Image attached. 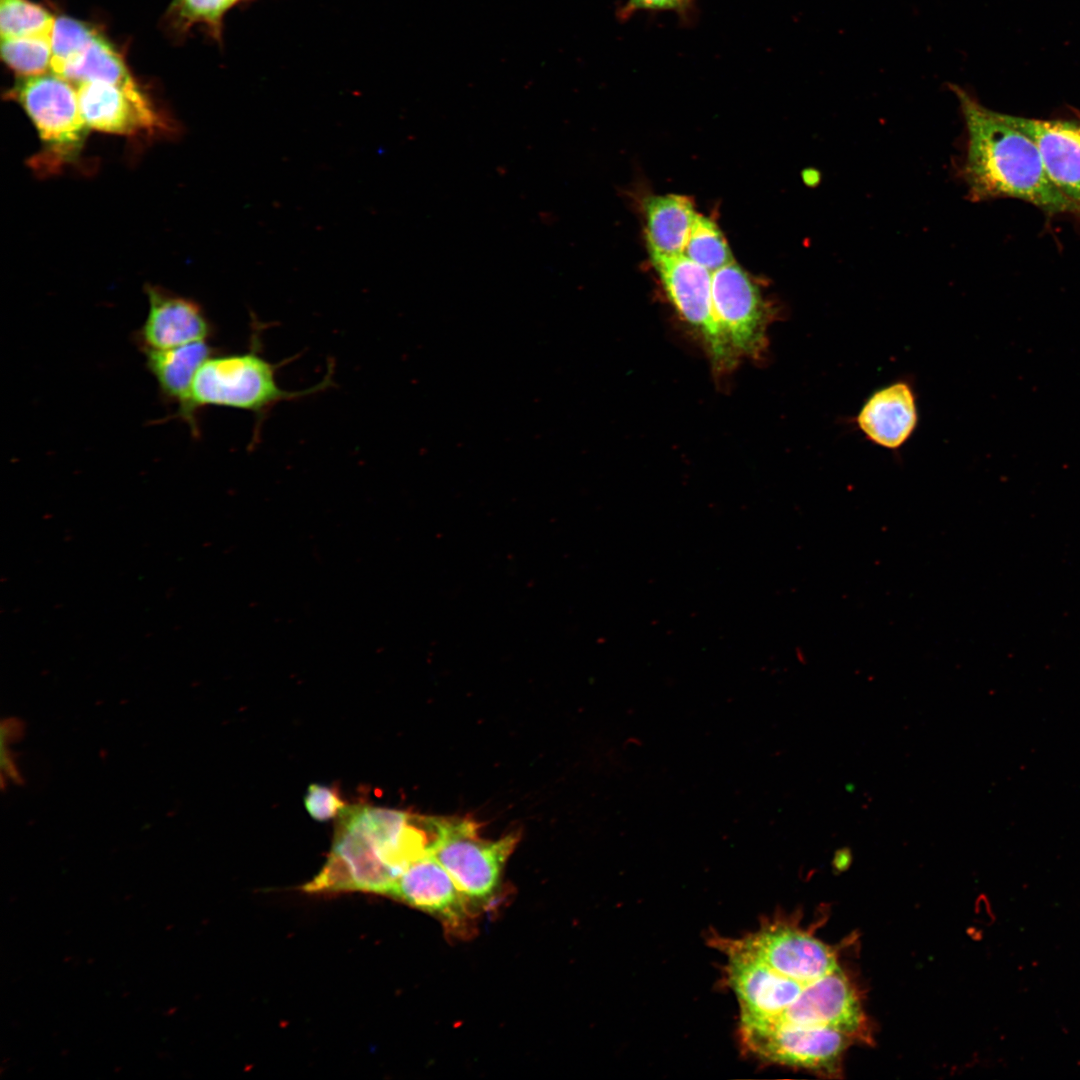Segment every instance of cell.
Returning a JSON list of instances; mask_svg holds the SVG:
<instances>
[{"instance_id":"cell-1","label":"cell","mask_w":1080,"mask_h":1080,"mask_svg":"<svg viewBox=\"0 0 1080 1080\" xmlns=\"http://www.w3.org/2000/svg\"><path fill=\"white\" fill-rule=\"evenodd\" d=\"M966 128L961 175L975 200L1020 199L1048 213L1079 210L1048 178L1034 140L1010 115L990 110L951 85Z\"/></svg>"},{"instance_id":"cell-2","label":"cell","mask_w":1080,"mask_h":1080,"mask_svg":"<svg viewBox=\"0 0 1080 1080\" xmlns=\"http://www.w3.org/2000/svg\"><path fill=\"white\" fill-rule=\"evenodd\" d=\"M338 816L328 859L303 887L306 892L388 895L405 868L424 853L422 835L408 812L353 805Z\"/></svg>"},{"instance_id":"cell-3","label":"cell","mask_w":1080,"mask_h":1080,"mask_svg":"<svg viewBox=\"0 0 1080 1080\" xmlns=\"http://www.w3.org/2000/svg\"><path fill=\"white\" fill-rule=\"evenodd\" d=\"M8 95L23 107L40 137L34 169L56 172L77 158L89 128L71 82L54 73L22 77Z\"/></svg>"},{"instance_id":"cell-4","label":"cell","mask_w":1080,"mask_h":1080,"mask_svg":"<svg viewBox=\"0 0 1080 1080\" xmlns=\"http://www.w3.org/2000/svg\"><path fill=\"white\" fill-rule=\"evenodd\" d=\"M276 366L257 349L241 354L211 355L198 369L191 391V411L205 406H224L254 412L258 416L275 404L309 395L328 385V378L305 391L282 389L275 378Z\"/></svg>"},{"instance_id":"cell-5","label":"cell","mask_w":1080,"mask_h":1080,"mask_svg":"<svg viewBox=\"0 0 1080 1080\" xmlns=\"http://www.w3.org/2000/svg\"><path fill=\"white\" fill-rule=\"evenodd\" d=\"M518 841L519 835L514 833L485 840L479 837L475 822L443 818L430 853L470 903L486 905L494 898L503 867Z\"/></svg>"},{"instance_id":"cell-6","label":"cell","mask_w":1080,"mask_h":1080,"mask_svg":"<svg viewBox=\"0 0 1080 1080\" xmlns=\"http://www.w3.org/2000/svg\"><path fill=\"white\" fill-rule=\"evenodd\" d=\"M863 1013L856 993L839 967L806 985L780 1015L769 1023L739 1031L747 1050L772 1035L795 1029L827 1027L850 1036L860 1032Z\"/></svg>"},{"instance_id":"cell-7","label":"cell","mask_w":1080,"mask_h":1080,"mask_svg":"<svg viewBox=\"0 0 1080 1080\" xmlns=\"http://www.w3.org/2000/svg\"><path fill=\"white\" fill-rule=\"evenodd\" d=\"M715 319L733 354L753 355L765 344L768 312L761 294L735 262L711 276Z\"/></svg>"},{"instance_id":"cell-8","label":"cell","mask_w":1080,"mask_h":1080,"mask_svg":"<svg viewBox=\"0 0 1080 1080\" xmlns=\"http://www.w3.org/2000/svg\"><path fill=\"white\" fill-rule=\"evenodd\" d=\"M651 258L681 317L702 336L715 362L728 363L734 354L714 316L712 273L683 254Z\"/></svg>"},{"instance_id":"cell-9","label":"cell","mask_w":1080,"mask_h":1080,"mask_svg":"<svg viewBox=\"0 0 1080 1080\" xmlns=\"http://www.w3.org/2000/svg\"><path fill=\"white\" fill-rule=\"evenodd\" d=\"M765 964L803 981H815L839 968L832 948L792 923L773 919L739 938Z\"/></svg>"},{"instance_id":"cell-10","label":"cell","mask_w":1080,"mask_h":1080,"mask_svg":"<svg viewBox=\"0 0 1080 1080\" xmlns=\"http://www.w3.org/2000/svg\"><path fill=\"white\" fill-rule=\"evenodd\" d=\"M82 117L89 129L122 136L154 134L167 129L140 88L126 89L91 81L77 85Z\"/></svg>"},{"instance_id":"cell-11","label":"cell","mask_w":1080,"mask_h":1080,"mask_svg":"<svg viewBox=\"0 0 1080 1080\" xmlns=\"http://www.w3.org/2000/svg\"><path fill=\"white\" fill-rule=\"evenodd\" d=\"M388 896L437 916L453 930H461L470 914L471 903L431 853L411 862Z\"/></svg>"},{"instance_id":"cell-12","label":"cell","mask_w":1080,"mask_h":1080,"mask_svg":"<svg viewBox=\"0 0 1080 1080\" xmlns=\"http://www.w3.org/2000/svg\"><path fill=\"white\" fill-rule=\"evenodd\" d=\"M147 318L137 333L142 350L168 349L204 341L212 326L200 305L156 286L146 287Z\"/></svg>"},{"instance_id":"cell-13","label":"cell","mask_w":1080,"mask_h":1080,"mask_svg":"<svg viewBox=\"0 0 1080 1080\" xmlns=\"http://www.w3.org/2000/svg\"><path fill=\"white\" fill-rule=\"evenodd\" d=\"M1010 117L1034 140L1053 185L1080 209V121Z\"/></svg>"},{"instance_id":"cell-14","label":"cell","mask_w":1080,"mask_h":1080,"mask_svg":"<svg viewBox=\"0 0 1080 1080\" xmlns=\"http://www.w3.org/2000/svg\"><path fill=\"white\" fill-rule=\"evenodd\" d=\"M850 1037L827 1027L795 1029L767 1037L749 1052L771 1063L830 1072Z\"/></svg>"},{"instance_id":"cell-15","label":"cell","mask_w":1080,"mask_h":1080,"mask_svg":"<svg viewBox=\"0 0 1080 1080\" xmlns=\"http://www.w3.org/2000/svg\"><path fill=\"white\" fill-rule=\"evenodd\" d=\"M857 425L875 444L888 449L901 447L917 425L911 386L895 382L874 392L859 411Z\"/></svg>"},{"instance_id":"cell-16","label":"cell","mask_w":1080,"mask_h":1080,"mask_svg":"<svg viewBox=\"0 0 1080 1080\" xmlns=\"http://www.w3.org/2000/svg\"><path fill=\"white\" fill-rule=\"evenodd\" d=\"M207 340L192 342L168 349H145L146 366L156 379L161 393L177 402L178 414L197 432L196 418L191 411V391L195 375L202 363L214 354Z\"/></svg>"},{"instance_id":"cell-17","label":"cell","mask_w":1080,"mask_h":1080,"mask_svg":"<svg viewBox=\"0 0 1080 1080\" xmlns=\"http://www.w3.org/2000/svg\"><path fill=\"white\" fill-rule=\"evenodd\" d=\"M645 212L651 257L683 254L697 216L692 201L676 194L652 196Z\"/></svg>"},{"instance_id":"cell-18","label":"cell","mask_w":1080,"mask_h":1080,"mask_svg":"<svg viewBox=\"0 0 1080 1080\" xmlns=\"http://www.w3.org/2000/svg\"><path fill=\"white\" fill-rule=\"evenodd\" d=\"M54 74L77 85L101 81L126 89L139 88L120 55L98 33L80 54Z\"/></svg>"},{"instance_id":"cell-19","label":"cell","mask_w":1080,"mask_h":1080,"mask_svg":"<svg viewBox=\"0 0 1080 1080\" xmlns=\"http://www.w3.org/2000/svg\"><path fill=\"white\" fill-rule=\"evenodd\" d=\"M55 18L29 0H0L1 39L52 35Z\"/></svg>"},{"instance_id":"cell-20","label":"cell","mask_w":1080,"mask_h":1080,"mask_svg":"<svg viewBox=\"0 0 1080 1080\" xmlns=\"http://www.w3.org/2000/svg\"><path fill=\"white\" fill-rule=\"evenodd\" d=\"M683 255L711 273L734 262L720 229L712 220L702 215L695 218Z\"/></svg>"},{"instance_id":"cell-21","label":"cell","mask_w":1080,"mask_h":1080,"mask_svg":"<svg viewBox=\"0 0 1080 1080\" xmlns=\"http://www.w3.org/2000/svg\"><path fill=\"white\" fill-rule=\"evenodd\" d=\"M1 55L5 63L21 77L45 74L51 69V37L2 39Z\"/></svg>"},{"instance_id":"cell-22","label":"cell","mask_w":1080,"mask_h":1080,"mask_svg":"<svg viewBox=\"0 0 1080 1080\" xmlns=\"http://www.w3.org/2000/svg\"><path fill=\"white\" fill-rule=\"evenodd\" d=\"M89 25L66 16L55 19L51 35V71L56 73L63 65L80 54L96 36Z\"/></svg>"},{"instance_id":"cell-23","label":"cell","mask_w":1080,"mask_h":1080,"mask_svg":"<svg viewBox=\"0 0 1080 1080\" xmlns=\"http://www.w3.org/2000/svg\"><path fill=\"white\" fill-rule=\"evenodd\" d=\"M245 0H179L181 12L191 21L205 23L220 33L224 15Z\"/></svg>"},{"instance_id":"cell-24","label":"cell","mask_w":1080,"mask_h":1080,"mask_svg":"<svg viewBox=\"0 0 1080 1080\" xmlns=\"http://www.w3.org/2000/svg\"><path fill=\"white\" fill-rule=\"evenodd\" d=\"M304 803L310 816L317 821L332 819L345 807L335 790L319 784L309 786Z\"/></svg>"},{"instance_id":"cell-25","label":"cell","mask_w":1080,"mask_h":1080,"mask_svg":"<svg viewBox=\"0 0 1080 1080\" xmlns=\"http://www.w3.org/2000/svg\"><path fill=\"white\" fill-rule=\"evenodd\" d=\"M693 0H627L619 17L625 19L637 11H675L685 13Z\"/></svg>"},{"instance_id":"cell-26","label":"cell","mask_w":1080,"mask_h":1080,"mask_svg":"<svg viewBox=\"0 0 1080 1080\" xmlns=\"http://www.w3.org/2000/svg\"><path fill=\"white\" fill-rule=\"evenodd\" d=\"M15 721L3 720L0 730V767L2 780L6 777L11 781H18L19 774L15 768L14 760L12 757V751L10 750V743L15 736L14 730L16 729Z\"/></svg>"},{"instance_id":"cell-27","label":"cell","mask_w":1080,"mask_h":1080,"mask_svg":"<svg viewBox=\"0 0 1080 1080\" xmlns=\"http://www.w3.org/2000/svg\"><path fill=\"white\" fill-rule=\"evenodd\" d=\"M642 743H643L642 740L640 738L636 737V736H632V737L627 739V744L632 746V747H640L642 745Z\"/></svg>"}]
</instances>
